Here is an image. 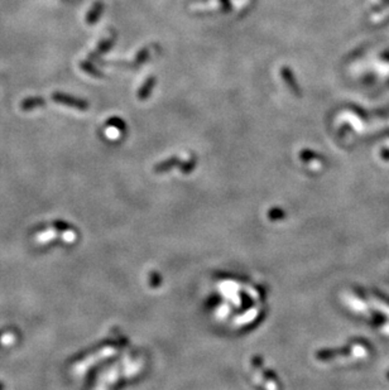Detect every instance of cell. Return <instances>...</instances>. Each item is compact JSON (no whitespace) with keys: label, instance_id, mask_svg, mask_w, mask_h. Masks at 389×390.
<instances>
[{"label":"cell","instance_id":"obj_1","mask_svg":"<svg viewBox=\"0 0 389 390\" xmlns=\"http://www.w3.org/2000/svg\"><path fill=\"white\" fill-rule=\"evenodd\" d=\"M57 98H56L57 101L65 102V104L74 105V106H77V108H80L81 110H86V108H87L86 102L79 101V100H72L71 98H66V96H57Z\"/></svg>","mask_w":389,"mask_h":390},{"label":"cell","instance_id":"obj_2","mask_svg":"<svg viewBox=\"0 0 389 390\" xmlns=\"http://www.w3.org/2000/svg\"><path fill=\"white\" fill-rule=\"evenodd\" d=\"M153 82H156V81H154L153 79H150L149 81H148V85L146 86V89H142V91H141V94H139V98H142V100H143V98H147L148 96V94H149V91H150V86L153 85Z\"/></svg>","mask_w":389,"mask_h":390}]
</instances>
